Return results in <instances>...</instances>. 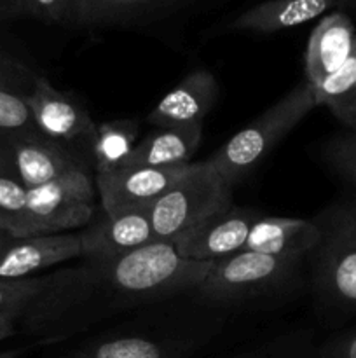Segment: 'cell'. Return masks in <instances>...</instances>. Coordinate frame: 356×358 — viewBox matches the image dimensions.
Masks as SVG:
<instances>
[{"mask_svg": "<svg viewBox=\"0 0 356 358\" xmlns=\"http://www.w3.org/2000/svg\"><path fill=\"white\" fill-rule=\"evenodd\" d=\"M213 262L181 259L171 243H150L110 259H80L44 276L20 317L38 345H58L150 304L192 294Z\"/></svg>", "mask_w": 356, "mask_h": 358, "instance_id": "cell-1", "label": "cell"}, {"mask_svg": "<svg viewBox=\"0 0 356 358\" xmlns=\"http://www.w3.org/2000/svg\"><path fill=\"white\" fill-rule=\"evenodd\" d=\"M229 318V311L185 294L142 308L59 358H192L222 334Z\"/></svg>", "mask_w": 356, "mask_h": 358, "instance_id": "cell-2", "label": "cell"}, {"mask_svg": "<svg viewBox=\"0 0 356 358\" xmlns=\"http://www.w3.org/2000/svg\"><path fill=\"white\" fill-rule=\"evenodd\" d=\"M307 257H274L241 250L213 262L194 290L201 301L218 310H260L278 306L307 287Z\"/></svg>", "mask_w": 356, "mask_h": 358, "instance_id": "cell-3", "label": "cell"}, {"mask_svg": "<svg viewBox=\"0 0 356 358\" xmlns=\"http://www.w3.org/2000/svg\"><path fill=\"white\" fill-rule=\"evenodd\" d=\"M320 241L307 257L314 306L335 325L356 318V198L325 206L313 217Z\"/></svg>", "mask_w": 356, "mask_h": 358, "instance_id": "cell-4", "label": "cell"}, {"mask_svg": "<svg viewBox=\"0 0 356 358\" xmlns=\"http://www.w3.org/2000/svg\"><path fill=\"white\" fill-rule=\"evenodd\" d=\"M316 108L313 86L297 84L257 119L230 136L208 161L229 187L241 184L279 142Z\"/></svg>", "mask_w": 356, "mask_h": 358, "instance_id": "cell-5", "label": "cell"}, {"mask_svg": "<svg viewBox=\"0 0 356 358\" xmlns=\"http://www.w3.org/2000/svg\"><path fill=\"white\" fill-rule=\"evenodd\" d=\"M230 205L232 187L209 166L208 161L192 163L187 173L149 206L154 240L173 245L213 213Z\"/></svg>", "mask_w": 356, "mask_h": 358, "instance_id": "cell-6", "label": "cell"}, {"mask_svg": "<svg viewBox=\"0 0 356 358\" xmlns=\"http://www.w3.org/2000/svg\"><path fill=\"white\" fill-rule=\"evenodd\" d=\"M98 199L94 171L87 168L27 189L28 236L72 233L89 226L96 215Z\"/></svg>", "mask_w": 356, "mask_h": 358, "instance_id": "cell-7", "label": "cell"}, {"mask_svg": "<svg viewBox=\"0 0 356 358\" xmlns=\"http://www.w3.org/2000/svg\"><path fill=\"white\" fill-rule=\"evenodd\" d=\"M27 100L38 131L93 168V143L98 124L91 119L82 101L75 94L52 86L51 80L42 76H37Z\"/></svg>", "mask_w": 356, "mask_h": 358, "instance_id": "cell-8", "label": "cell"}, {"mask_svg": "<svg viewBox=\"0 0 356 358\" xmlns=\"http://www.w3.org/2000/svg\"><path fill=\"white\" fill-rule=\"evenodd\" d=\"M223 0H82L77 28L145 30L218 6Z\"/></svg>", "mask_w": 356, "mask_h": 358, "instance_id": "cell-9", "label": "cell"}, {"mask_svg": "<svg viewBox=\"0 0 356 358\" xmlns=\"http://www.w3.org/2000/svg\"><path fill=\"white\" fill-rule=\"evenodd\" d=\"M264 215L255 206L230 205L188 231L173 247L187 261L216 262L243 250L251 227Z\"/></svg>", "mask_w": 356, "mask_h": 358, "instance_id": "cell-10", "label": "cell"}, {"mask_svg": "<svg viewBox=\"0 0 356 358\" xmlns=\"http://www.w3.org/2000/svg\"><path fill=\"white\" fill-rule=\"evenodd\" d=\"M192 163L181 166H122L112 173L94 175L105 213L149 208L171 185L180 180Z\"/></svg>", "mask_w": 356, "mask_h": 358, "instance_id": "cell-11", "label": "cell"}, {"mask_svg": "<svg viewBox=\"0 0 356 358\" xmlns=\"http://www.w3.org/2000/svg\"><path fill=\"white\" fill-rule=\"evenodd\" d=\"M80 259H110L156 243L149 208L101 213L79 233Z\"/></svg>", "mask_w": 356, "mask_h": 358, "instance_id": "cell-12", "label": "cell"}, {"mask_svg": "<svg viewBox=\"0 0 356 358\" xmlns=\"http://www.w3.org/2000/svg\"><path fill=\"white\" fill-rule=\"evenodd\" d=\"M80 259L79 233L6 238L0 243V278H35L47 268Z\"/></svg>", "mask_w": 356, "mask_h": 358, "instance_id": "cell-13", "label": "cell"}, {"mask_svg": "<svg viewBox=\"0 0 356 358\" xmlns=\"http://www.w3.org/2000/svg\"><path fill=\"white\" fill-rule=\"evenodd\" d=\"M218 98L220 86L216 77L208 69L192 70L157 101L147 115V121L154 128L202 126Z\"/></svg>", "mask_w": 356, "mask_h": 358, "instance_id": "cell-14", "label": "cell"}, {"mask_svg": "<svg viewBox=\"0 0 356 358\" xmlns=\"http://www.w3.org/2000/svg\"><path fill=\"white\" fill-rule=\"evenodd\" d=\"M356 27L344 10L327 14L314 27L304 56L306 80L314 86L337 72L355 52Z\"/></svg>", "mask_w": 356, "mask_h": 358, "instance_id": "cell-15", "label": "cell"}, {"mask_svg": "<svg viewBox=\"0 0 356 358\" xmlns=\"http://www.w3.org/2000/svg\"><path fill=\"white\" fill-rule=\"evenodd\" d=\"M17 182L27 189L38 187L79 168L93 170L79 156L44 135L7 140Z\"/></svg>", "mask_w": 356, "mask_h": 358, "instance_id": "cell-16", "label": "cell"}, {"mask_svg": "<svg viewBox=\"0 0 356 358\" xmlns=\"http://www.w3.org/2000/svg\"><path fill=\"white\" fill-rule=\"evenodd\" d=\"M320 241L313 219L264 215L251 227L243 250L274 257H309Z\"/></svg>", "mask_w": 356, "mask_h": 358, "instance_id": "cell-17", "label": "cell"}, {"mask_svg": "<svg viewBox=\"0 0 356 358\" xmlns=\"http://www.w3.org/2000/svg\"><path fill=\"white\" fill-rule=\"evenodd\" d=\"M330 9H337V0H265L241 13L229 30L276 34L309 23Z\"/></svg>", "mask_w": 356, "mask_h": 358, "instance_id": "cell-18", "label": "cell"}, {"mask_svg": "<svg viewBox=\"0 0 356 358\" xmlns=\"http://www.w3.org/2000/svg\"><path fill=\"white\" fill-rule=\"evenodd\" d=\"M202 140V126L156 128L136 143L124 166H181L192 163Z\"/></svg>", "mask_w": 356, "mask_h": 358, "instance_id": "cell-19", "label": "cell"}, {"mask_svg": "<svg viewBox=\"0 0 356 358\" xmlns=\"http://www.w3.org/2000/svg\"><path fill=\"white\" fill-rule=\"evenodd\" d=\"M140 126L135 119H114L96 126L93 143L94 175L112 173L128 163L136 147Z\"/></svg>", "mask_w": 356, "mask_h": 358, "instance_id": "cell-20", "label": "cell"}, {"mask_svg": "<svg viewBox=\"0 0 356 358\" xmlns=\"http://www.w3.org/2000/svg\"><path fill=\"white\" fill-rule=\"evenodd\" d=\"M316 107H325L349 131H356V49L335 73L313 86Z\"/></svg>", "mask_w": 356, "mask_h": 358, "instance_id": "cell-21", "label": "cell"}, {"mask_svg": "<svg viewBox=\"0 0 356 358\" xmlns=\"http://www.w3.org/2000/svg\"><path fill=\"white\" fill-rule=\"evenodd\" d=\"M42 135L34 121L27 94L0 87V138L14 140Z\"/></svg>", "mask_w": 356, "mask_h": 358, "instance_id": "cell-22", "label": "cell"}, {"mask_svg": "<svg viewBox=\"0 0 356 358\" xmlns=\"http://www.w3.org/2000/svg\"><path fill=\"white\" fill-rule=\"evenodd\" d=\"M0 227L9 238H27V187L9 177H0Z\"/></svg>", "mask_w": 356, "mask_h": 358, "instance_id": "cell-23", "label": "cell"}, {"mask_svg": "<svg viewBox=\"0 0 356 358\" xmlns=\"http://www.w3.org/2000/svg\"><path fill=\"white\" fill-rule=\"evenodd\" d=\"M323 159L356 194V131L346 129L328 138L323 145Z\"/></svg>", "mask_w": 356, "mask_h": 358, "instance_id": "cell-24", "label": "cell"}, {"mask_svg": "<svg viewBox=\"0 0 356 358\" xmlns=\"http://www.w3.org/2000/svg\"><path fill=\"white\" fill-rule=\"evenodd\" d=\"M82 0H23L21 9L27 16L44 23L77 27Z\"/></svg>", "mask_w": 356, "mask_h": 358, "instance_id": "cell-25", "label": "cell"}, {"mask_svg": "<svg viewBox=\"0 0 356 358\" xmlns=\"http://www.w3.org/2000/svg\"><path fill=\"white\" fill-rule=\"evenodd\" d=\"M227 358H318V346L307 336H285L251 352Z\"/></svg>", "mask_w": 356, "mask_h": 358, "instance_id": "cell-26", "label": "cell"}, {"mask_svg": "<svg viewBox=\"0 0 356 358\" xmlns=\"http://www.w3.org/2000/svg\"><path fill=\"white\" fill-rule=\"evenodd\" d=\"M44 283V276L27 280H2L0 278V315L23 313L31 299L37 296Z\"/></svg>", "mask_w": 356, "mask_h": 358, "instance_id": "cell-27", "label": "cell"}, {"mask_svg": "<svg viewBox=\"0 0 356 358\" xmlns=\"http://www.w3.org/2000/svg\"><path fill=\"white\" fill-rule=\"evenodd\" d=\"M35 79H37V76L31 73V70L27 65H23L6 52H0V87L28 94L34 87Z\"/></svg>", "mask_w": 356, "mask_h": 358, "instance_id": "cell-28", "label": "cell"}, {"mask_svg": "<svg viewBox=\"0 0 356 358\" xmlns=\"http://www.w3.org/2000/svg\"><path fill=\"white\" fill-rule=\"evenodd\" d=\"M318 358H356V318L318 346Z\"/></svg>", "mask_w": 356, "mask_h": 358, "instance_id": "cell-29", "label": "cell"}, {"mask_svg": "<svg viewBox=\"0 0 356 358\" xmlns=\"http://www.w3.org/2000/svg\"><path fill=\"white\" fill-rule=\"evenodd\" d=\"M0 177H9L17 180L16 171H14L13 166V157H10L9 143L3 138H0Z\"/></svg>", "mask_w": 356, "mask_h": 358, "instance_id": "cell-30", "label": "cell"}, {"mask_svg": "<svg viewBox=\"0 0 356 358\" xmlns=\"http://www.w3.org/2000/svg\"><path fill=\"white\" fill-rule=\"evenodd\" d=\"M17 322H20V315H14V313L0 315V341L13 338V336L16 334Z\"/></svg>", "mask_w": 356, "mask_h": 358, "instance_id": "cell-31", "label": "cell"}, {"mask_svg": "<svg viewBox=\"0 0 356 358\" xmlns=\"http://www.w3.org/2000/svg\"><path fill=\"white\" fill-rule=\"evenodd\" d=\"M13 16H21V13L16 9V7L10 6L9 2L0 0V20H2V17H13Z\"/></svg>", "mask_w": 356, "mask_h": 358, "instance_id": "cell-32", "label": "cell"}, {"mask_svg": "<svg viewBox=\"0 0 356 358\" xmlns=\"http://www.w3.org/2000/svg\"><path fill=\"white\" fill-rule=\"evenodd\" d=\"M337 9L339 10H351L356 13V0H337Z\"/></svg>", "mask_w": 356, "mask_h": 358, "instance_id": "cell-33", "label": "cell"}, {"mask_svg": "<svg viewBox=\"0 0 356 358\" xmlns=\"http://www.w3.org/2000/svg\"><path fill=\"white\" fill-rule=\"evenodd\" d=\"M6 2H9L10 6H14L21 14H23V9H21V3H23V0H6Z\"/></svg>", "mask_w": 356, "mask_h": 358, "instance_id": "cell-34", "label": "cell"}, {"mask_svg": "<svg viewBox=\"0 0 356 358\" xmlns=\"http://www.w3.org/2000/svg\"><path fill=\"white\" fill-rule=\"evenodd\" d=\"M6 238H9V236H7V233H6V231H3L2 227H0V243H2V241L6 240Z\"/></svg>", "mask_w": 356, "mask_h": 358, "instance_id": "cell-35", "label": "cell"}, {"mask_svg": "<svg viewBox=\"0 0 356 358\" xmlns=\"http://www.w3.org/2000/svg\"><path fill=\"white\" fill-rule=\"evenodd\" d=\"M0 358H14V355H13V353L6 352V353H0Z\"/></svg>", "mask_w": 356, "mask_h": 358, "instance_id": "cell-36", "label": "cell"}]
</instances>
